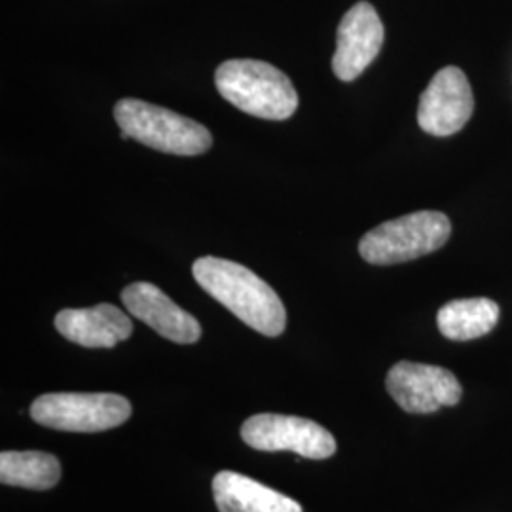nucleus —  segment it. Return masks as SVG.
I'll return each instance as SVG.
<instances>
[{
    "label": "nucleus",
    "mask_w": 512,
    "mask_h": 512,
    "mask_svg": "<svg viewBox=\"0 0 512 512\" xmlns=\"http://www.w3.org/2000/svg\"><path fill=\"white\" fill-rule=\"evenodd\" d=\"M192 274L205 293L211 294L247 327L272 338L283 334L287 311L281 298L249 268L219 256H203L194 262Z\"/></svg>",
    "instance_id": "nucleus-1"
},
{
    "label": "nucleus",
    "mask_w": 512,
    "mask_h": 512,
    "mask_svg": "<svg viewBox=\"0 0 512 512\" xmlns=\"http://www.w3.org/2000/svg\"><path fill=\"white\" fill-rule=\"evenodd\" d=\"M215 84L228 103L256 118L287 120L298 109L291 78L266 61H224L215 73Z\"/></svg>",
    "instance_id": "nucleus-2"
},
{
    "label": "nucleus",
    "mask_w": 512,
    "mask_h": 512,
    "mask_svg": "<svg viewBox=\"0 0 512 512\" xmlns=\"http://www.w3.org/2000/svg\"><path fill=\"white\" fill-rule=\"evenodd\" d=\"M114 120L129 139L165 154L200 156L213 145L211 131L200 122L141 99H120Z\"/></svg>",
    "instance_id": "nucleus-3"
},
{
    "label": "nucleus",
    "mask_w": 512,
    "mask_h": 512,
    "mask_svg": "<svg viewBox=\"0 0 512 512\" xmlns=\"http://www.w3.org/2000/svg\"><path fill=\"white\" fill-rule=\"evenodd\" d=\"M450 234L452 224L444 213L418 211L370 230L359 243V253L374 266H391L439 251Z\"/></svg>",
    "instance_id": "nucleus-4"
},
{
    "label": "nucleus",
    "mask_w": 512,
    "mask_h": 512,
    "mask_svg": "<svg viewBox=\"0 0 512 512\" xmlns=\"http://www.w3.org/2000/svg\"><path fill=\"white\" fill-rule=\"evenodd\" d=\"M131 404L116 393H48L31 406V418L55 431L99 433L129 420Z\"/></svg>",
    "instance_id": "nucleus-5"
},
{
    "label": "nucleus",
    "mask_w": 512,
    "mask_h": 512,
    "mask_svg": "<svg viewBox=\"0 0 512 512\" xmlns=\"http://www.w3.org/2000/svg\"><path fill=\"white\" fill-rule=\"evenodd\" d=\"M241 439L260 452H294L308 459H327L336 452V440L325 427L296 416H253L243 423Z\"/></svg>",
    "instance_id": "nucleus-6"
},
{
    "label": "nucleus",
    "mask_w": 512,
    "mask_h": 512,
    "mask_svg": "<svg viewBox=\"0 0 512 512\" xmlns=\"http://www.w3.org/2000/svg\"><path fill=\"white\" fill-rule=\"evenodd\" d=\"M385 385L393 401L410 414H431L442 406H454L463 395V387L450 370L410 361L393 366Z\"/></svg>",
    "instance_id": "nucleus-7"
},
{
    "label": "nucleus",
    "mask_w": 512,
    "mask_h": 512,
    "mask_svg": "<svg viewBox=\"0 0 512 512\" xmlns=\"http://www.w3.org/2000/svg\"><path fill=\"white\" fill-rule=\"evenodd\" d=\"M473 110L475 97L465 73L458 67H444L421 93L418 124L429 135L448 137L465 128Z\"/></svg>",
    "instance_id": "nucleus-8"
},
{
    "label": "nucleus",
    "mask_w": 512,
    "mask_h": 512,
    "mask_svg": "<svg viewBox=\"0 0 512 512\" xmlns=\"http://www.w3.org/2000/svg\"><path fill=\"white\" fill-rule=\"evenodd\" d=\"M384 23L368 2H357L342 18L336 33L332 71L342 82H353L365 73L384 46Z\"/></svg>",
    "instance_id": "nucleus-9"
},
{
    "label": "nucleus",
    "mask_w": 512,
    "mask_h": 512,
    "mask_svg": "<svg viewBox=\"0 0 512 512\" xmlns=\"http://www.w3.org/2000/svg\"><path fill=\"white\" fill-rule=\"evenodd\" d=\"M122 302L133 317L175 344H196L202 336L198 319L179 308L152 283H131L122 291Z\"/></svg>",
    "instance_id": "nucleus-10"
},
{
    "label": "nucleus",
    "mask_w": 512,
    "mask_h": 512,
    "mask_svg": "<svg viewBox=\"0 0 512 512\" xmlns=\"http://www.w3.org/2000/svg\"><path fill=\"white\" fill-rule=\"evenodd\" d=\"M55 329L69 342L84 348H114L133 334V323L112 304L84 310H61L55 315Z\"/></svg>",
    "instance_id": "nucleus-11"
},
{
    "label": "nucleus",
    "mask_w": 512,
    "mask_h": 512,
    "mask_svg": "<svg viewBox=\"0 0 512 512\" xmlns=\"http://www.w3.org/2000/svg\"><path fill=\"white\" fill-rule=\"evenodd\" d=\"M213 495L220 512H302L291 497L234 471L215 476Z\"/></svg>",
    "instance_id": "nucleus-12"
},
{
    "label": "nucleus",
    "mask_w": 512,
    "mask_h": 512,
    "mask_svg": "<svg viewBox=\"0 0 512 512\" xmlns=\"http://www.w3.org/2000/svg\"><path fill=\"white\" fill-rule=\"evenodd\" d=\"M499 321V306L490 298H461L442 306L437 325L448 340L469 342L486 336Z\"/></svg>",
    "instance_id": "nucleus-13"
},
{
    "label": "nucleus",
    "mask_w": 512,
    "mask_h": 512,
    "mask_svg": "<svg viewBox=\"0 0 512 512\" xmlns=\"http://www.w3.org/2000/svg\"><path fill=\"white\" fill-rule=\"evenodd\" d=\"M61 478L59 459L46 452H2L0 480L6 486L50 490Z\"/></svg>",
    "instance_id": "nucleus-14"
}]
</instances>
